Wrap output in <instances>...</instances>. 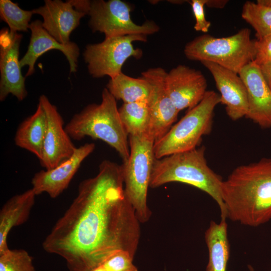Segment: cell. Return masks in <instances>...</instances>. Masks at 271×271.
Returning a JSON list of instances; mask_svg holds the SVG:
<instances>
[{
  "label": "cell",
  "instance_id": "obj_32",
  "mask_svg": "<svg viewBox=\"0 0 271 271\" xmlns=\"http://www.w3.org/2000/svg\"><path fill=\"white\" fill-rule=\"evenodd\" d=\"M256 3L259 5L271 8V0H257Z\"/></svg>",
  "mask_w": 271,
  "mask_h": 271
},
{
  "label": "cell",
  "instance_id": "obj_21",
  "mask_svg": "<svg viewBox=\"0 0 271 271\" xmlns=\"http://www.w3.org/2000/svg\"><path fill=\"white\" fill-rule=\"evenodd\" d=\"M209 252L206 271H226L229 257V245L226 220L217 223L211 221L205 233Z\"/></svg>",
  "mask_w": 271,
  "mask_h": 271
},
{
  "label": "cell",
  "instance_id": "obj_10",
  "mask_svg": "<svg viewBox=\"0 0 271 271\" xmlns=\"http://www.w3.org/2000/svg\"><path fill=\"white\" fill-rule=\"evenodd\" d=\"M167 72L162 67L149 69L142 73L152 85L148 101L150 110L148 134L155 142L163 137L177 120L180 112L167 91L165 78Z\"/></svg>",
  "mask_w": 271,
  "mask_h": 271
},
{
  "label": "cell",
  "instance_id": "obj_17",
  "mask_svg": "<svg viewBox=\"0 0 271 271\" xmlns=\"http://www.w3.org/2000/svg\"><path fill=\"white\" fill-rule=\"evenodd\" d=\"M29 29L31 35L28 49L20 60L21 67L28 66L26 77L34 73L35 64L39 57L45 52L54 49L60 51L65 56L69 64L70 72L76 71L79 48L75 43L70 42L66 44L59 43L43 28L40 20L31 23Z\"/></svg>",
  "mask_w": 271,
  "mask_h": 271
},
{
  "label": "cell",
  "instance_id": "obj_27",
  "mask_svg": "<svg viewBox=\"0 0 271 271\" xmlns=\"http://www.w3.org/2000/svg\"><path fill=\"white\" fill-rule=\"evenodd\" d=\"M133 257L128 251L120 250L112 254L102 265L106 271H138L132 263Z\"/></svg>",
  "mask_w": 271,
  "mask_h": 271
},
{
  "label": "cell",
  "instance_id": "obj_31",
  "mask_svg": "<svg viewBox=\"0 0 271 271\" xmlns=\"http://www.w3.org/2000/svg\"><path fill=\"white\" fill-rule=\"evenodd\" d=\"M228 2L227 0H207L206 6L212 8L221 9L225 6Z\"/></svg>",
  "mask_w": 271,
  "mask_h": 271
},
{
  "label": "cell",
  "instance_id": "obj_23",
  "mask_svg": "<svg viewBox=\"0 0 271 271\" xmlns=\"http://www.w3.org/2000/svg\"><path fill=\"white\" fill-rule=\"evenodd\" d=\"M119 116L128 136L148 133L150 110L147 101L123 103L118 108Z\"/></svg>",
  "mask_w": 271,
  "mask_h": 271
},
{
  "label": "cell",
  "instance_id": "obj_11",
  "mask_svg": "<svg viewBox=\"0 0 271 271\" xmlns=\"http://www.w3.org/2000/svg\"><path fill=\"white\" fill-rule=\"evenodd\" d=\"M22 36L4 28L0 32V100L6 99L9 94L19 100L27 95L25 78L21 72L19 48Z\"/></svg>",
  "mask_w": 271,
  "mask_h": 271
},
{
  "label": "cell",
  "instance_id": "obj_28",
  "mask_svg": "<svg viewBox=\"0 0 271 271\" xmlns=\"http://www.w3.org/2000/svg\"><path fill=\"white\" fill-rule=\"evenodd\" d=\"M207 2V0H192L189 2L195 19L194 29L205 34L208 32L211 26V22L206 20L205 14L204 7Z\"/></svg>",
  "mask_w": 271,
  "mask_h": 271
},
{
  "label": "cell",
  "instance_id": "obj_24",
  "mask_svg": "<svg viewBox=\"0 0 271 271\" xmlns=\"http://www.w3.org/2000/svg\"><path fill=\"white\" fill-rule=\"evenodd\" d=\"M241 17L253 28L257 39L271 34V8L246 1L242 7Z\"/></svg>",
  "mask_w": 271,
  "mask_h": 271
},
{
  "label": "cell",
  "instance_id": "obj_25",
  "mask_svg": "<svg viewBox=\"0 0 271 271\" xmlns=\"http://www.w3.org/2000/svg\"><path fill=\"white\" fill-rule=\"evenodd\" d=\"M34 12L21 9L18 3L11 0L0 1V16L2 20L8 24L13 32H27Z\"/></svg>",
  "mask_w": 271,
  "mask_h": 271
},
{
  "label": "cell",
  "instance_id": "obj_22",
  "mask_svg": "<svg viewBox=\"0 0 271 271\" xmlns=\"http://www.w3.org/2000/svg\"><path fill=\"white\" fill-rule=\"evenodd\" d=\"M106 88L116 100L123 103L147 101L149 99L152 85L145 78H133L122 72L110 78Z\"/></svg>",
  "mask_w": 271,
  "mask_h": 271
},
{
  "label": "cell",
  "instance_id": "obj_2",
  "mask_svg": "<svg viewBox=\"0 0 271 271\" xmlns=\"http://www.w3.org/2000/svg\"><path fill=\"white\" fill-rule=\"evenodd\" d=\"M221 193L227 218L256 227L271 219V159L236 168L223 181Z\"/></svg>",
  "mask_w": 271,
  "mask_h": 271
},
{
  "label": "cell",
  "instance_id": "obj_12",
  "mask_svg": "<svg viewBox=\"0 0 271 271\" xmlns=\"http://www.w3.org/2000/svg\"><path fill=\"white\" fill-rule=\"evenodd\" d=\"M39 102L45 111L47 120L42 156L39 160L42 166L50 170L70 158L76 147L65 130L64 120L56 106L43 94L40 96Z\"/></svg>",
  "mask_w": 271,
  "mask_h": 271
},
{
  "label": "cell",
  "instance_id": "obj_18",
  "mask_svg": "<svg viewBox=\"0 0 271 271\" xmlns=\"http://www.w3.org/2000/svg\"><path fill=\"white\" fill-rule=\"evenodd\" d=\"M34 14L43 18V28L58 42L63 44L70 43L72 32L79 25L86 14L76 10L71 1L45 0L44 6L33 10Z\"/></svg>",
  "mask_w": 271,
  "mask_h": 271
},
{
  "label": "cell",
  "instance_id": "obj_19",
  "mask_svg": "<svg viewBox=\"0 0 271 271\" xmlns=\"http://www.w3.org/2000/svg\"><path fill=\"white\" fill-rule=\"evenodd\" d=\"M36 196L31 188L12 196L2 206L0 211V253L9 248L7 237L12 228L27 221Z\"/></svg>",
  "mask_w": 271,
  "mask_h": 271
},
{
  "label": "cell",
  "instance_id": "obj_3",
  "mask_svg": "<svg viewBox=\"0 0 271 271\" xmlns=\"http://www.w3.org/2000/svg\"><path fill=\"white\" fill-rule=\"evenodd\" d=\"M173 182L192 185L209 195L219 206L221 219L226 220L221 193L223 180L208 166L204 147L156 159L150 187L155 188Z\"/></svg>",
  "mask_w": 271,
  "mask_h": 271
},
{
  "label": "cell",
  "instance_id": "obj_30",
  "mask_svg": "<svg viewBox=\"0 0 271 271\" xmlns=\"http://www.w3.org/2000/svg\"><path fill=\"white\" fill-rule=\"evenodd\" d=\"M258 67L264 80L271 89V62Z\"/></svg>",
  "mask_w": 271,
  "mask_h": 271
},
{
  "label": "cell",
  "instance_id": "obj_1",
  "mask_svg": "<svg viewBox=\"0 0 271 271\" xmlns=\"http://www.w3.org/2000/svg\"><path fill=\"white\" fill-rule=\"evenodd\" d=\"M140 223L124 194L121 166L104 160L95 177L79 184L42 246L63 257L69 271H91L118 250L134 257Z\"/></svg>",
  "mask_w": 271,
  "mask_h": 271
},
{
  "label": "cell",
  "instance_id": "obj_20",
  "mask_svg": "<svg viewBox=\"0 0 271 271\" xmlns=\"http://www.w3.org/2000/svg\"><path fill=\"white\" fill-rule=\"evenodd\" d=\"M47 127L45 111L38 102L35 113L19 125L14 138L16 145L33 153L40 160Z\"/></svg>",
  "mask_w": 271,
  "mask_h": 271
},
{
  "label": "cell",
  "instance_id": "obj_6",
  "mask_svg": "<svg viewBox=\"0 0 271 271\" xmlns=\"http://www.w3.org/2000/svg\"><path fill=\"white\" fill-rule=\"evenodd\" d=\"M221 103L219 94L207 90L202 100L154 145L156 159L197 148L202 138L212 128L214 110Z\"/></svg>",
  "mask_w": 271,
  "mask_h": 271
},
{
  "label": "cell",
  "instance_id": "obj_14",
  "mask_svg": "<svg viewBox=\"0 0 271 271\" xmlns=\"http://www.w3.org/2000/svg\"><path fill=\"white\" fill-rule=\"evenodd\" d=\"M95 148L93 143L76 148L72 156L54 168L41 170L32 179V190L36 195L47 193L55 198L66 189L82 162Z\"/></svg>",
  "mask_w": 271,
  "mask_h": 271
},
{
  "label": "cell",
  "instance_id": "obj_16",
  "mask_svg": "<svg viewBox=\"0 0 271 271\" xmlns=\"http://www.w3.org/2000/svg\"><path fill=\"white\" fill-rule=\"evenodd\" d=\"M247 90V118L262 128L271 127V89L264 80L259 67L253 61L239 72Z\"/></svg>",
  "mask_w": 271,
  "mask_h": 271
},
{
  "label": "cell",
  "instance_id": "obj_4",
  "mask_svg": "<svg viewBox=\"0 0 271 271\" xmlns=\"http://www.w3.org/2000/svg\"><path fill=\"white\" fill-rule=\"evenodd\" d=\"M71 139L80 141L85 137L103 141L113 148L126 162L129 156V141L121 122L116 100L106 88L101 101L86 106L75 114L65 126Z\"/></svg>",
  "mask_w": 271,
  "mask_h": 271
},
{
  "label": "cell",
  "instance_id": "obj_26",
  "mask_svg": "<svg viewBox=\"0 0 271 271\" xmlns=\"http://www.w3.org/2000/svg\"><path fill=\"white\" fill-rule=\"evenodd\" d=\"M0 271H36L32 257L23 249H8L0 253Z\"/></svg>",
  "mask_w": 271,
  "mask_h": 271
},
{
  "label": "cell",
  "instance_id": "obj_29",
  "mask_svg": "<svg viewBox=\"0 0 271 271\" xmlns=\"http://www.w3.org/2000/svg\"><path fill=\"white\" fill-rule=\"evenodd\" d=\"M254 63L260 66L271 62V34L255 40Z\"/></svg>",
  "mask_w": 271,
  "mask_h": 271
},
{
  "label": "cell",
  "instance_id": "obj_13",
  "mask_svg": "<svg viewBox=\"0 0 271 271\" xmlns=\"http://www.w3.org/2000/svg\"><path fill=\"white\" fill-rule=\"evenodd\" d=\"M167 91L180 111L196 106L207 92V80L199 70L179 65L167 72L165 78Z\"/></svg>",
  "mask_w": 271,
  "mask_h": 271
},
{
  "label": "cell",
  "instance_id": "obj_9",
  "mask_svg": "<svg viewBox=\"0 0 271 271\" xmlns=\"http://www.w3.org/2000/svg\"><path fill=\"white\" fill-rule=\"evenodd\" d=\"M131 5L121 0L90 1L88 15L89 25L93 32H99L105 38L132 35L148 36L160 30L155 22L147 21L136 24L130 17Z\"/></svg>",
  "mask_w": 271,
  "mask_h": 271
},
{
  "label": "cell",
  "instance_id": "obj_5",
  "mask_svg": "<svg viewBox=\"0 0 271 271\" xmlns=\"http://www.w3.org/2000/svg\"><path fill=\"white\" fill-rule=\"evenodd\" d=\"M254 42L248 28L227 37L216 38L205 34L188 42L184 53L188 59L212 62L238 74L253 61Z\"/></svg>",
  "mask_w": 271,
  "mask_h": 271
},
{
  "label": "cell",
  "instance_id": "obj_33",
  "mask_svg": "<svg viewBox=\"0 0 271 271\" xmlns=\"http://www.w3.org/2000/svg\"><path fill=\"white\" fill-rule=\"evenodd\" d=\"M91 271H106V270H105L104 268L103 267V266L101 264V265L95 267V268H94Z\"/></svg>",
  "mask_w": 271,
  "mask_h": 271
},
{
  "label": "cell",
  "instance_id": "obj_8",
  "mask_svg": "<svg viewBox=\"0 0 271 271\" xmlns=\"http://www.w3.org/2000/svg\"><path fill=\"white\" fill-rule=\"evenodd\" d=\"M147 42V36L132 35L105 38L102 42L86 46L83 53L90 75L94 78H113L122 72V67L130 57L140 59L143 51L134 48L133 42Z\"/></svg>",
  "mask_w": 271,
  "mask_h": 271
},
{
  "label": "cell",
  "instance_id": "obj_15",
  "mask_svg": "<svg viewBox=\"0 0 271 271\" xmlns=\"http://www.w3.org/2000/svg\"><path fill=\"white\" fill-rule=\"evenodd\" d=\"M201 63L213 76L220 93L221 103L225 106L228 116L233 120L246 116L247 93L239 74L212 62L205 61Z\"/></svg>",
  "mask_w": 271,
  "mask_h": 271
},
{
  "label": "cell",
  "instance_id": "obj_7",
  "mask_svg": "<svg viewBox=\"0 0 271 271\" xmlns=\"http://www.w3.org/2000/svg\"><path fill=\"white\" fill-rule=\"evenodd\" d=\"M129 156L121 165L125 195L140 223L148 221L152 212L147 196L154 162L155 141L148 134L129 136Z\"/></svg>",
  "mask_w": 271,
  "mask_h": 271
}]
</instances>
